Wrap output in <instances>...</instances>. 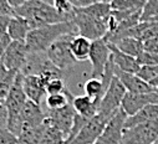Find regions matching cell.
Listing matches in <instances>:
<instances>
[{
    "label": "cell",
    "instance_id": "obj_27",
    "mask_svg": "<svg viewBox=\"0 0 158 144\" xmlns=\"http://www.w3.org/2000/svg\"><path fill=\"white\" fill-rule=\"evenodd\" d=\"M144 3L146 0H111L108 4L114 11H131L141 10Z\"/></svg>",
    "mask_w": 158,
    "mask_h": 144
},
{
    "label": "cell",
    "instance_id": "obj_38",
    "mask_svg": "<svg viewBox=\"0 0 158 144\" xmlns=\"http://www.w3.org/2000/svg\"><path fill=\"white\" fill-rule=\"evenodd\" d=\"M11 18V16H10ZM10 18H0V38H3L5 34H8V25Z\"/></svg>",
    "mask_w": 158,
    "mask_h": 144
},
{
    "label": "cell",
    "instance_id": "obj_17",
    "mask_svg": "<svg viewBox=\"0 0 158 144\" xmlns=\"http://www.w3.org/2000/svg\"><path fill=\"white\" fill-rule=\"evenodd\" d=\"M108 44V47L111 50V57L113 60V63L114 66L121 70L123 72H127V74H137L138 70H139V63L137 62V58L130 56V55H126L125 52L120 51L113 44Z\"/></svg>",
    "mask_w": 158,
    "mask_h": 144
},
{
    "label": "cell",
    "instance_id": "obj_11",
    "mask_svg": "<svg viewBox=\"0 0 158 144\" xmlns=\"http://www.w3.org/2000/svg\"><path fill=\"white\" fill-rule=\"evenodd\" d=\"M46 112V122L50 127L57 129L59 132H61L65 137V142L66 138L70 134V130L72 128L73 124V119H75V110L72 107V102L61 108V110L57 111H45Z\"/></svg>",
    "mask_w": 158,
    "mask_h": 144
},
{
    "label": "cell",
    "instance_id": "obj_7",
    "mask_svg": "<svg viewBox=\"0 0 158 144\" xmlns=\"http://www.w3.org/2000/svg\"><path fill=\"white\" fill-rule=\"evenodd\" d=\"M113 116L97 112V114H95L86 122V124L82 127V129L78 132V134L72 139L70 144H95L101 137L106 124Z\"/></svg>",
    "mask_w": 158,
    "mask_h": 144
},
{
    "label": "cell",
    "instance_id": "obj_29",
    "mask_svg": "<svg viewBox=\"0 0 158 144\" xmlns=\"http://www.w3.org/2000/svg\"><path fill=\"white\" fill-rule=\"evenodd\" d=\"M46 124H48V122H46ZM40 144H65V137L61 132H59L57 129H55L48 124Z\"/></svg>",
    "mask_w": 158,
    "mask_h": 144
},
{
    "label": "cell",
    "instance_id": "obj_35",
    "mask_svg": "<svg viewBox=\"0 0 158 144\" xmlns=\"http://www.w3.org/2000/svg\"><path fill=\"white\" fill-rule=\"evenodd\" d=\"M14 15V9L9 5L8 0H0V18H10Z\"/></svg>",
    "mask_w": 158,
    "mask_h": 144
},
{
    "label": "cell",
    "instance_id": "obj_3",
    "mask_svg": "<svg viewBox=\"0 0 158 144\" xmlns=\"http://www.w3.org/2000/svg\"><path fill=\"white\" fill-rule=\"evenodd\" d=\"M14 14L26 19L32 29L73 20V18L71 16L60 14L52 4L37 2V0H29L24 5L14 9Z\"/></svg>",
    "mask_w": 158,
    "mask_h": 144
},
{
    "label": "cell",
    "instance_id": "obj_21",
    "mask_svg": "<svg viewBox=\"0 0 158 144\" xmlns=\"http://www.w3.org/2000/svg\"><path fill=\"white\" fill-rule=\"evenodd\" d=\"M156 118H158V104H149V106L142 108L136 114L127 117V119L125 122V128H131V127L149 122Z\"/></svg>",
    "mask_w": 158,
    "mask_h": 144
},
{
    "label": "cell",
    "instance_id": "obj_36",
    "mask_svg": "<svg viewBox=\"0 0 158 144\" xmlns=\"http://www.w3.org/2000/svg\"><path fill=\"white\" fill-rule=\"evenodd\" d=\"M11 39H10V36L8 34H5L3 38H0V56H3L4 52L6 51V49L9 47V45L11 44Z\"/></svg>",
    "mask_w": 158,
    "mask_h": 144
},
{
    "label": "cell",
    "instance_id": "obj_30",
    "mask_svg": "<svg viewBox=\"0 0 158 144\" xmlns=\"http://www.w3.org/2000/svg\"><path fill=\"white\" fill-rule=\"evenodd\" d=\"M136 75L142 81L151 83L158 76V65H142Z\"/></svg>",
    "mask_w": 158,
    "mask_h": 144
},
{
    "label": "cell",
    "instance_id": "obj_45",
    "mask_svg": "<svg viewBox=\"0 0 158 144\" xmlns=\"http://www.w3.org/2000/svg\"><path fill=\"white\" fill-rule=\"evenodd\" d=\"M111 2V0H105V3H110Z\"/></svg>",
    "mask_w": 158,
    "mask_h": 144
},
{
    "label": "cell",
    "instance_id": "obj_34",
    "mask_svg": "<svg viewBox=\"0 0 158 144\" xmlns=\"http://www.w3.org/2000/svg\"><path fill=\"white\" fill-rule=\"evenodd\" d=\"M143 51L158 55V38L143 41Z\"/></svg>",
    "mask_w": 158,
    "mask_h": 144
},
{
    "label": "cell",
    "instance_id": "obj_18",
    "mask_svg": "<svg viewBox=\"0 0 158 144\" xmlns=\"http://www.w3.org/2000/svg\"><path fill=\"white\" fill-rule=\"evenodd\" d=\"M31 30L32 27L26 19L15 14L10 18L8 25V35L10 36L13 41H25L27 34Z\"/></svg>",
    "mask_w": 158,
    "mask_h": 144
},
{
    "label": "cell",
    "instance_id": "obj_33",
    "mask_svg": "<svg viewBox=\"0 0 158 144\" xmlns=\"http://www.w3.org/2000/svg\"><path fill=\"white\" fill-rule=\"evenodd\" d=\"M0 144H18V137L8 128L0 129Z\"/></svg>",
    "mask_w": 158,
    "mask_h": 144
},
{
    "label": "cell",
    "instance_id": "obj_16",
    "mask_svg": "<svg viewBox=\"0 0 158 144\" xmlns=\"http://www.w3.org/2000/svg\"><path fill=\"white\" fill-rule=\"evenodd\" d=\"M114 75L120 78V81L122 82V85L125 86L127 92H132V93H151V92H156L157 91L154 87H152L149 83L142 81L135 74H127V72H123L121 70H118L117 67H114Z\"/></svg>",
    "mask_w": 158,
    "mask_h": 144
},
{
    "label": "cell",
    "instance_id": "obj_5",
    "mask_svg": "<svg viewBox=\"0 0 158 144\" xmlns=\"http://www.w3.org/2000/svg\"><path fill=\"white\" fill-rule=\"evenodd\" d=\"M73 36H76V35L62 36L61 39L55 41L46 51V56L50 60V62L55 67H57L59 70H61L64 72L72 68L77 63V61L75 60V57L71 52V49H70V42Z\"/></svg>",
    "mask_w": 158,
    "mask_h": 144
},
{
    "label": "cell",
    "instance_id": "obj_6",
    "mask_svg": "<svg viewBox=\"0 0 158 144\" xmlns=\"http://www.w3.org/2000/svg\"><path fill=\"white\" fill-rule=\"evenodd\" d=\"M158 137V118L149 122L125 128L121 144H153Z\"/></svg>",
    "mask_w": 158,
    "mask_h": 144
},
{
    "label": "cell",
    "instance_id": "obj_25",
    "mask_svg": "<svg viewBox=\"0 0 158 144\" xmlns=\"http://www.w3.org/2000/svg\"><path fill=\"white\" fill-rule=\"evenodd\" d=\"M73 94L70 92L69 88L65 90L62 93H56V94H48L45 98V106L48 111H57L61 108L69 106L72 102Z\"/></svg>",
    "mask_w": 158,
    "mask_h": 144
},
{
    "label": "cell",
    "instance_id": "obj_4",
    "mask_svg": "<svg viewBox=\"0 0 158 144\" xmlns=\"http://www.w3.org/2000/svg\"><path fill=\"white\" fill-rule=\"evenodd\" d=\"M27 98L23 88V75L18 72V75L10 87V91L6 97V112H8V122L6 128L14 133L16 137L21 132V123H20V116L21 111L26 103Z\"/></svg>",
    "mask_w": 158,
    "mask_h": 144
},
{
    "label": "cell",
    "instance_id": "obj_24",
    "mask_svg": "<svg viewBox=\"0 0 158 144\" xmlns=\"http://www.w3.org/2000/svg\"><path fill=\"white\" fill-rule=\"evenodd\" d=\"M46 119L43 124L34 127V128H27L24 129L19 135H18V144H40L43 135L46 129Z\"/></svg>",
    "mask_w": 158,
    "mask_h": 144
},
{
    "label": "cell",
    "instance_id": "obj_41",
    "mask_svg": "<svg viewBox=\"0 0 158 144\" xmlns=\"http://www.w3.org/2000/svg\"><path fill=\"white\" fill-rule=\"evenodd\" d=\"M37 2H44V3H48V4H52V0H37Z\"/></svg>",
    "mask_w": 158,
    "mask_h": 144
},
{
    "label": "cell",
    "instance_id": "obj_26",
    "mask_svg": "<svg viewBox=\"0 0 158 144\" xmlns=\"http://www.w3.org/2000/svg\"><path fill=\"white\" fill-rule=\"evenodd\" d=\"M84 92L87 97L96 101L98 103V107H100V102L105 94V87H103L102 80L101 78H94V77L89 78L84 83Z\"/></svg>",
    "mask_w": 158,
    "mask_h": 144
},
{
    "label": "cell",
    "instance_id": "obj_42",
    "mask_svg": "<svg viewBox=\"0 0 158 144\" xmlns=\"http://www.w3.org/2000/svg\"><path fill=\"white\" fill-rule=\"evenodd\" d=\"M5 65H4V62H3V58H2V56H0V68L2 67H4Z\"/></svg>",
    "mask_w": 158,
    "mask_h": 144
},
{
    "label": "cell",
    "instance_id": "obj_19",
    "mask_svg": "<svg viewBox=\"0 0 158 144\" xmlns=\"http://www.w3.org/2000/svg\"><path fill=\"white\" fill-rule=\"evenodd\" d=\"M72 107L76 114L81 116L86 119L92 118L98 112V103L86 94L82 96H73L72 98Z\"/></svg>",
    "mask_w": 158,
    "mask_h": 144
},
{
    "label": "cell",
    "instance_id": "obj_1",
    "mask_svg": "<svg viewBox=\"0 0 158 144\" xmlns=\"http://www.w3.org/2000/svg\"><path fill=\"white\" fill-rule=\"evenodd\" d=\"M112 9L108 3H98L87 8L73 9V22L77 34L84 38L95 41L103 39L108 32V21Z\"/></svg>",
    "mask_w": 158,
    "mask_h": 144
},
{
    "label": "cell",
    "instance_id": "obj_31",
    "mask_svg": "<svg viewBox=\"0 0 158 144\" xmlns=\"http://www.w3.org/2000/svg\"><path fill=\"white\" fill-rule=\"evenodd\" d=\"M66 88H67V86L65 85L64 78H55V80H51L48 83V86H46V94L62 93V92H65Z\"/></svg>",
    "mask_w": 158,
    "mask_h": 144
},
{
    "label": "cell",
    "instance_id": "obj_40",
    "mask_svg": "<svg viewBox=\"0 0 158 144\" xmlns=\"http://www.w3.org/2000/svg\"><path fill=\"white\" fill-rule=\"evenodd\" d=\"M149 85H151L152 87H154V88L158 91V76H157V77H156V78H154V80H153V81H152Z\"/></svg>",
    "mask_w": 158,
    "mask_h": 144
},
{
    "label": "cell",
    "instance_id": "obj_2",
    "mask_svg": "<svg viewBox=\"0 0 158 144\" xmlns=\"http://www.w3.org/2000/svg\"><path fill=\"white\" fill-rule=\"evenodd\" d=\"M78 35L73 21L52 24L43 27L32 29L26 36V47L29 54H41L46 52L48 49L62 36Z\"/></svg>",
    "mask_w": 158,
    "mask_h": 144
},
{
    "label": "cell",
    "instance_id": "obj_44",
    "mask_svg": "<svg viewBox=\"0 0 158 144\" xmlns=\"http://www.w3.org/2000/svg\"><path fill=\"white\" fill-rule=\"evenodd\" d=\"M153 144H158V137H157V139L154 140V143H153Z\"/></svg>",
    "mask_w": 158,
    "mask_h": 144
},
{
    "label": "cell",
    "instance_id": "obj_28",
    "mask_svg": "<svg viewBox=\"0 0 158 144\" xmlns=\"http://www.w3.org/2000/svg\"><path fill=\"white\" fill-rule=\"evenodd\" d=\"M158 20V0H146L142 8L141 21H157Z\"/></svg>",
    "mask_w": 158,
    "mask_h": 144
},
{
    "label": "cell",
    "instance_id": "obj_20",
    "mask_svg": "<svg viewBox=\"0 0 158 144\" xmlns=\"http://www.w3.org/2000/svg\"><path fill=\"white\" fill-rule=\"evenodd\" d=\"M18 75V72L10 71L8 77L0 83V129L6 128V122H8V112H6V97L10 91V87Z\"/></svg>",
    "mask_w": 158,
    "mask_h": 144
},
{
    "label": "cell",
    "instance_id": "obj_46",
    "mask_svg": "<svg viewBox=\"0 0 158 144\" xmlns=\"http://www.w3.org/2000/svg\"><path fill=\"white\" fill-rule=\"evenodd\" d=\"M52 2H54V0H52Z\"/></svg>",
    "mask_w": 158,
    "mask_h": 144
},
{
    "label": "cell",
    "instance_id": "obj_43",
    "mask_svg": "<svg viewBox=\"0 0 158 144\" xmlns=\"http://www.w3.org/2000/svg\"><path fill=\"white\" fill-rule=\"evenodd\" d=\"M70 2H71V3H72V5L75 6V4H76V0H70Z\"/></svg>",
    "mask_w": 158,
    "mask_h": 144
},
{
    "label": "cell",
    "instance_id": "obj_13",
    "mask_svg": "<svg viewBox=\"0 0 158 144\" xmlns=\"http://www.w3.org/2000/svg\"><path fill=\"white\" fill-rule=\"evenodd\" d=\"M27 55L29 52L25 41H11L2 58L8 71L20 72L23 66L25 65Z\"/></svg>",
    "mask_w": 158,
    "mask_h": 144
},
{
    "label": "cell",
    "instance_id": "obj_8",
    "mask_svg": "<svg viewBox=\"0 0 158 144\" xmlns=\"http://www.w3.org/2000/svg\"><path fill=\"white\" fill-rule=\"evenodd\" d=\"M126 92H127V90L125 88V86L122 85L120 78L114 75L107 91L105 92V94L100 102L98 112L108 114V116H113L121 108V103H122V99H123Z\"/></svg>",
    "mask_w": 158,
    "mask_h": 144
},
{
    "label": "cell",
    "instance_id": "obj_22",
    "mask_svg": "<svg viewBox=\"0 0 158 144\" xmlns=\"http://www.w3.org/2000/svg\"><path fill=\"white\" fill-rule=\"evenodd\" d=\"M91 40L84 38L81 35H76L72 38L70 42V49L71 52L75 57V60L78 61H86L89 60L90 56V50H91Z\"/></svg>",
    "mask_w": 158,
    "mask_h": 144
},
{
    "label": "cell",
    "instance_id": "obj_32",
    "mask_svg": "<svg viewBox=\"0 0 158 144\" xmlns=\"http://www.w3.org/2000/svg\"><path fill=\"white\" fill-rule=\"evenodd\" d=\"M137 62L139 63V66H142V65H158V55L143 51L137 57Z\"/></svg>",
    "mask_w": 158,
    "mask_h": 144
},
{
    "label": "cell",
    "instance_id": "obj_15",
    "mask_svg": "<svg viewBox=\"0 0 158 144\" xmlns=\"http://www.w3.org/2000/svg\"><path fill=\"white\" fill-rule=\"evenodd\" d=\"M45 119H46V112L44 111L41 104H36L27 99L21 111V116H20L21 132L24 129L34 128V127L43 124Z\"/></svg>",
    "mask_w": 158,
    "mask_h": 144
},
{
    "label": "cell",
    "instance_id": "obj_14",
    "mask_svg": "<svg viewBox=\"0 0 158 144\" xmlns=\"http://www.w3.org/2000/svg\"><path fill=\"white\" fill-rule=\"evenodd\" d=\"M46 86L48 82L39 75L23 76V88L26 98L36 104H41L46 98Z\"/></svg>",
    "mask_w": 158,
    "mask_h": 144
},
{
    "label": "cell",
    "instance_id": "obj_39",
    "mask_svg": "<svg viewBox=\"0 0 158 144\" xmlns=\"http://www.w3.org/2000/svg\"><path fill=\"white\" fill-rule=\"evenodd\" d=\"M26 2H29V0H8L9 5H10L13 9H16V8H19V6L24 5Z\"/></svg>",
    "mask_w": 158,
    "mask_h": 144
},
{
    "label": "cell",
    "instance_id": "obj_10",
    "mask_svg": "<svg viewBox=\"0 0 158 144\" xmlns=\"http://www.w3.org/2000/svg\"><path fill=\"white\" fill-rule=\"evenodd\" d=\"M127 114L120 108L114 113V116L108 121L101 137L97 139L95 144H121Z\"/></svg>",
    "mask_w": 158,
    "mask_h": 144
},
{
    "label": "cell",
    "instance_id": "obj_9",
    "mask_svg": "<svg viewBox=\"0 0 158 144\" xmlns=\"http://www.w3.org/2000/svg\"><path fill=\"white\" fill-rule=\"evenodd\" d=\"M110 57H111V50L108 47V44L105 41V39H98L91 42V50L89 56V60L92 66L91 77L102 78Z\"/></svg>",
    "mask_w": 158,
    "mask_h": 144
},
{
    "label": "cell",
    "instance_id": "obj_12",
    "mask_svg": "<svg viewBox=\"0 0 158 144\" xmlns=\"http://www.w3.org/2000/svg\"><path fill=\"white\" fill-rule=\"evenodd\" d=\"M149 104H158V91L151 93L126 92L121 103V110L127 114V117H131Z\"/></svg>",
    "mask_w": 158,
    "mask_h": 144
},
{
    "label": "cell",
    "instance_id": "obj_23",
    "mask_svg": "<svg viewBox=\"0 0 158 144\" xmlns=\"http://www.w3.org/2000/svg\"><path fill=\"white\" fill-rule=\"evenodd\" d=\"M113 45L126 55H130L135 58H137L143 52V42L135 38H122L113 42Z\"/></svg>",
    "mask_w": 158,
    "mask_h": 144
},
{
    "label": "cell",
    "instance_id": "obj_37",
    "mask_svg": "<svg viewBox=\"0 0 158 144\" xmlns=\"http://www.w3.org/2000/svg\"><path fill=\"white\" fill-rule=\"evenodd\" d=\"M102 2H105V0H76L75 8H87V6H91V5L102 3Z\"/></svg>",
    "mask_w": 158,
    "mask_h": 144
}]
</instances>
